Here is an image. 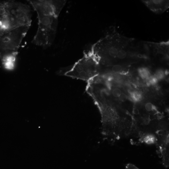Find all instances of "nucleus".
Instances as JSON below:
<instances>
[{
  "instance_id": "6",
  "label": "nucleus",
  "mask_w": 169,
  "mask_h": 169,
  "mask_svg": "<svg viewBox=\"0 0 169 169\" xmlns=\"http://www.w3.org/2000/svg\"><path fill=\"white\" fill-rule=\"evenodd\" d=\"M142 2L151 11L156 13H162L169 7L168 0H142Z\"/></svg>"
},
{
  "instance_id": "10",
  "label": "nucleus",
  "mask_w": 169,
  "mask_h": 169,
  "mask_svg": "<svg viewBox=\"0 0 169 169\" xmlns=\"http://www.w3.org/2000/svg\"><path fill=\"white\" fill-rule=\"evenodd\" d=\"M145 108L146 110L148 111H154L156 110L155 107L151 103H146L145 105Z\"/></svg>"
},
{
  "instance_id": "5",
  "label": "nucleus",
  "mask_w": 169,
  "mask_h": 169,
  "mask_svg": "<svg viewBox=\"0 0 169 169\" xmlns=\"http://www.w3.org/2000/svg\"><path fill=\"white\" fill-rule=\"evenodd\" d=\"M157 141L158 153L162 158V163L166 168L168 167L169 157V131L168 129H162L157 131L155 133Z\"/></svg>"
},
{
  "instance_id": "16",
  "label": "nucleus",
  "mask_w": 169,
  "mask_h": 169,
  "mask_svg": "<svg viewBox=\"0 0 169 169\" xmlns=\"http://www.w3.org/2000/svg\"><path fill=\"white\" fill-rule=\"evenodd\" d=\"M125 169H139L134 165L128 163L125 166Z\"/></svg>"
},
{
  "instance_id": "8",
  "label": "nucleus",
  "mask_w": 169,
  "mask_h": 169,
  "mask_svg": "<svg viewBox=\"0 0 169 169\" xmlns=\"http://www.w3.org/2000/svg\"><path fill=\"white\" fill-rule=\"evenodd\" d=\"M140 76L143 79H147L149 77L150 73L148 69L146 68H141L138 70Z\"/></svg>"
},
{
  "instance_id": "1",
  "label": "nucleus",
  "mask_w": 169,
  "mask_h": 169,
  "mask_svg": "<svg viewBox=\"0 0 169 169\" xmlns=\"http://www.w3.org/2000/svg\"><path fill=\"white\" fill-rule=\"evenodd\" d=\"M36 11L38 27L32 43L46 49L53 43L56 34L59 15L64 6V0H29Z\"/></svg>"
},
{
  "instance_id": "2",
  "label": "nucleus",
  "mask_w": 169,
  "mask_h": 169,
  "mask_svg": "<svg viewBox=\"0 0 169 169\" xmlns=\"http://www.w3.org/2000/svg\"><path fill=\"white\" fill-rule=\"evenodd\" d=\"M29 5L14 0H0V35L23 26H30Z\"/></svg>"
},
{
  "instance_id": "9",
  "label": "nucleus",
  "mask_w": 169,
  "mask_h": 169,
  "mask_svg": "<svg viewBox=\"0 0 169 169\" xmlns=\"http://www.w3.org/2000/svg\"><path fill=\"white\" fill-rule=\"evenodd\" d=\"M130 97L134 101L137 102L140 100L141 95L138 92H132L130 93Z\"/></svg>"
},
{
  "instance_id": "13",
  "label": "nucleus",
  "mask_w": 169,
  "mask_h": 169,
  "mask_svg": "<svg viewBox=\"0 0 169 169\" xmlns=\"http://www.w3.org/2000/svg\"><path fill=\"white\" fill-rule=\"evenodd\" d=\"M121 70V67L118 65H113L111 68L112 72L110 73H115L120 72Z\"/></svg>"
},
{
  "instance_id": "11",
  "label": "nucleus",
  "mask_w": 169,
  "mask_h": 169,
  "mask_svg": "<svg viewBox=\"0 0 169 169\" xmlns=\"http://www.w3.org/2000/svg\"><path fill=\"white\" fill-rule=\"evenodd\" d=\"M148 79V84L152 85L156 84L157 81L158 79L155 76H151L149 77Z\"/></svg>"
},
{
  "instance_id": "4",
  "label": "nucleus",
  "mask_w": 169,
  "mask_h": 169,
  "mask_svg": "<svg viewBox=\"0 0 169 169\" xmlns=\"http://www.w3.org/2000/svg\"><path fill=\"white\" fill-rule=\"evenodd\" d=\"M30 26H23L0 35V59H16L22 41Z\"/></svg>"
},
{
  "instance_id": "3",
  "label": "nucleus",
  "mask_w": 169,
  "mask_h": 169,
  "mask_svg": "<svg viewBox=\"0 0 169 169\" xmlns=\"http://www.w3.org/2000/svg\"><path fill=\"white\" fill-rule=\"evenodd\" d=\"M99 60L92 50L85 53L83 57L75 63L64 75L87 82L100 73Z\"/></svg>"
},
{
  "instance_id": "12",
  "label": "nucleus",
  "mask_w": 169,
  "mask_h": 169,
  "mask_svg": "<svg viewBox=\"0 0 169 169\" xmlns=\"http://www.w3.org/2000/svg\"><path fill=\"white\" fill-rule=\"evenodd\" d=\"M126 55V52L123 50H120L118 52L117 57L119 59H123L124 58Z\"/></svg>"
},
{
  "instance_id": "7",
  "label": "nucleus",
  "mask_w": 169,
  "mask_h": 169,
  "mask_svg": "<svg viewBox=\"0 0 169 169\" xmlns=\"http://www.w3.org/2000/svg\"><path fill=\"white\" fill-rule=\"evenodd\" d=\"M139 143H144L148 144H156L157 138L156 135L152 133H146L138 135Z\"/></svg>"
},
{
  "instance_id": "15",
  "label": "nucleus",
  "mask_w": 169,
  "mask_h": 169,
  "mask_svg": "<svg viewBox=\"0 0 169 169\" xmlns=\"http://www.w3.org/2000/svg\"><path fill=\"white\" fill-rule=\"evenodd\" d=\"M118 98L120 101L125 102L127 99V96L125 94L121 93L119 96Z\"/></svg>"
},
{
  "instance_id": "14",
  "label": "nucleus",
  "mask_w": 169,
  "mask_h": 169,
  "mask_svg": "<svg viewBox=\"0 0 169 169\" xmlns=\"http://www.w3.org/2000/svg\"><path fill=\"white\" fill-rule=\"evenodd\" d=\"M164 76V73L163 71L161 70L158 71L156 72L155 77L157 79H162Z\"/></svg>"
}]
</instances>
